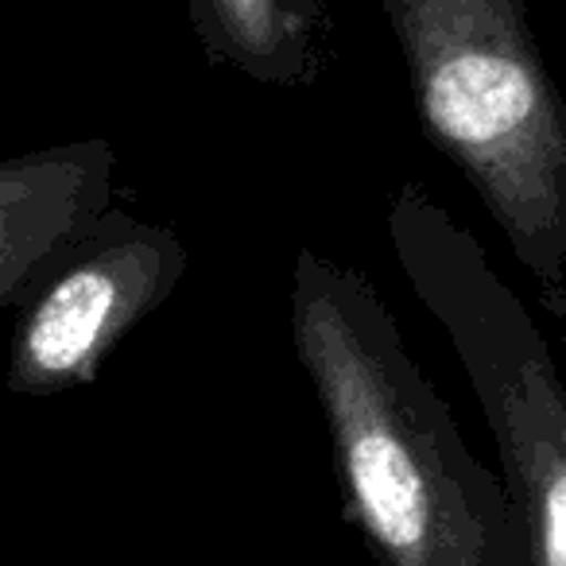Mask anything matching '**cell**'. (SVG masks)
I'll use <instances>...</instances> for the list:
<instances>
[{"label":"cell","instance_id":"6da1fadb","mask_svg":"<svg viewBox=\"0 0 566 566\" xmlns=\"http://www.w3.org/2000/svg\"><path fill=\"white\" fill-rule=\"evenodd\" d=\"M292 346L331 434L342 509L377 566H527L504 485L403 346L369 275L300 249Z\"/></svg>","mask_w":566,"mask_h":566},{"label":"cell","instance_id":"7a4b0ae2","mask_svg":"<svg viewBox=\"0 0 566 566\" xmlns=\"http://www.w3.org/2000/svg\"><path fill=\"white\" fill-rule=\"evenodd\" d=\"M423 136L566 315V97L527 0H385Z\"/></svg>","mask_w":566,"mask_h":566},{"label":"cell","instance_id":"3957f363","mask_svg":"<svg viewBox=\"0 0 566 566\" xmlns=\"http://www.w3.org/2000/svg\"><path fill=\"white\" fill-rule=\"evenodd\" d=\"M388 244L478 396L527 566H566V385L539 323L485 244L427 187L388 198Z\"/></svg>","mask_w":566,"mask_h":566},{"label":"cell","instance_id":"277c9868","mask_svg":"<svg viewBox=\"0 0 566 566\" xmlns=\"http://www.w3.org/2000/svg\"><path fill=\"white\" fill-rule=\"evenodd\" d=\"M190 252L164 221L113 206L63 268L17 311L4 388L48 400L97 380L105 357L182 283Z\"/></svg>","mask_w":566,"mask_h":566},{"label":"cell","instance_id":"5b68a950","mask_svg":"<svg viewBox=\"0 0 566 566\" xmlns=\"http://www.w3.org/2000/svg\"><path fill=\"white\" fill-rule=\"evenodd\" d=\"M117 148L102 136L0 159V318L17 315L113 210Z\"/></svg>","mask_w":566,"mask_h":566},{"label":"cell","instance_id":"8992f818","mask_svg":"<svg viewBox=\"0 0 566 566\" xmlns=\"http://www.w3.org/2000/svg\"><path fill=\"white\" fill-rule=\"evenodd\" d=\"M206 63L256 86L311 90L331 66L323 0H179Z\"/></svg>","mask_w":566,"mask_h":566}]
</instances>
